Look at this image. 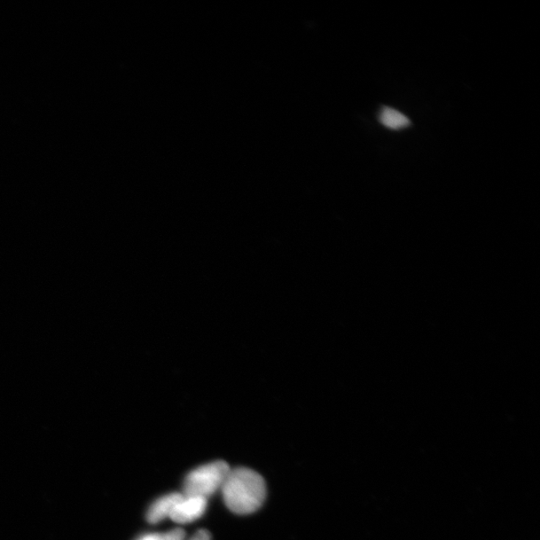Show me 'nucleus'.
<instances>
[{
  "instance_id": "1",
  "label": "nucleus",
  "mask_w": 540,
  "mask_h": 540,
  "mask_svg": "<svg viewBox=\"0 0 540 540\" xmlns=\"http://www.w3.org/2000/svg\"><path fill=\"white\" fill-rule=\"evenodd\" d=\"M221 490L226 507L240 515L260 510L266 498L263 477L247 467L231 469Z\"/></svg>"
},
{
  "instance_id": "2",
  "label": "nucleus",
  "mask_w": 540,
  "mask_h": 540,
  "mask_svg": "<svg viewBox=\"0 0 540 540\" xmlns=\"http://www.w3.org/2000/svg\"><path fill=\"white\" fill-rule=\"evenodd\" d=\"M231 467L225 461L216 460L193 469L186 475L184 495L208 498L221 490Z\"/></svg>"
},
{
  "instance_id": "3",
  "label": "nucleus",
  "mask_w": 540,
  "mask_h": 540,
  "mask_svg": "<svg viewBox=\"0 0 540 540\" xmlns=\"http://www.w3.org/2000/svg\"><path fill=\"white\" fill-rule=\"evenodd\" d=\"M207 505V498L184 496L183 493L182 498L172 510L169 519L180 524L193 522L206 513Z\"/></svg>"
},
{
  "instance_id": "4",
  "label": "nucleus",
  "mask_w": 540,
  "mask_h": 540,
  "mask_svg": "<svg viewBox=\"0 0 540 540\" xmlns=\"http://www.w3.org/2000/svg\"><path fill=\"white\" fill-rule=\"evenodd\" d=\"M182 497L183 493L172 492L156 499L150 508H148L146 513L147 521L156 524L169 519L172 510H174L175 505Z\"/></svg>"
},
{
  "instance_id": "5",
  "label": "nucleus",
  "mask_w": 540,
  "mask_h": 540,
  "mask_svg": "<svg viewBox=\"0 0 540 540\" xmlns=\"http://www.w3.org/2000/svg\"><path fill=\"white\" fill-rule=\"evenodd\" d=\"M379 120L383 127L393 130H401L411 124L408 116L387 106L382 107Z\"/></svg>"
},
{
  "instance_id": "6",
  "label": "nucleus",
  "mask_w": 540,
  "mask_h": 540,
  "mask_svg": "<svg viewBox=\"0 0 540 540\" xmlns=\"http://www.w3.org/2000/svg\"><path fill=\"white\" fill-rule=\"evenodd\" d=\"M185 532L182 528L171 529L166 532H154L140 536L137 540H184Z\"/></svg>"
},
{
  "instance_id": "7",
  "label": "nucleus",
  "mask_w": 540,
  "mask_h": 540,
  "mask_svg": "<svg viewBox=\"0 0 540 540\" xmlns=\"http://www.w3.org/2000/svg\"><path fill=\"white\" fill-rule=\"evenodd\" d=\"M189 540H211V535L209 531L200 529L198 532H195V534L190 537Z\"/></svg>"
}]
</instances>
